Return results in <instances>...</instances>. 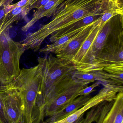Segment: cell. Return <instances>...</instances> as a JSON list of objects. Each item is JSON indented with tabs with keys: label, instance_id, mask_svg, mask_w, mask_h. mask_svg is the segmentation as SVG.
I'll return each mask as SVG.
<instances>
[{
	"label": "cell",
	"instance_id": "cell-23",
	"mask_svg": "<svg viewBox=\"0 0 123 123\" xmlns=\"http://www.w3.org/2000/svg\"><path fill=\"white\" fill-rule=\"evenodd\" d=\"M50 0H39L30 7V9L31 10L34 8L38 9L40 7L45 6Z\"/></svg>",
	"mask_w": 123,
	"mask_h": 123
},
{
	"label": "cell",
	"instance_id": "cell-25",
	"mask_svg": "<svg viewBox=\"0 0 123 123\" xmlns=\"http://www.w3.org/2000/svg\"><path fill=\"white\" fill-rule=\"evenodd\" d=\"M120 0H103V1L109 2H116Z\"/></svg>",
	"mask_w": 123,
	"mask_h": 123
},
{
	"label": "cell",
	"instance_id": "cell-2",
	"mask_svg": "<svg viewBox=\"0 0 123 123\" xmlns=\"http://www.w3.org/2000/svg\"><path fill=\"white\" fill-rule=\"evenodd\" d=\"M105 6L103 0H65L57 8L50 22L29 33L20 42L26 49L37 51L48 37L86 17L102 11Z\"/></svg>",
	"mask_w": 123,
	"mask_h": 123
},
{
	"label": "cell",
	"instance_id": "cell-24",
	"mask_svg": "<svg viewBox=\"0 0 123 123\" xmlns=\"http://www.w3.org/2000/svg\"><path fill=\"white\" fill-rule=\"evenodd\" d=\"M84 113L77 120L71 123H83L84 120Z\"/></svg>",
	"mask_w": 123,
	"mask_h": 123
},
{
	"label": "cell",
	"instance_id": "cell-13",
	"mask_svg": "<svg viewBox=\"0 0 123 123\" xmlns=\"http://www.w3.org/2000/svg\"><path fill=\"white\" fill-rule=\"evenodd\" d=\"M72 79L76 82L87 85L95 81H99L102 82V84L104 83L115 85H121L119 83L107 79L102 75L99 71L84 72L76 70L73 74Z\"/></svg>",
	"mask_w": 123,
	"mask_h": 123
},
{
	"label": "cell",
	"instance_id": "cell-3",
	"mask_svg": "<svg viewBox=\"0 0 123 123\" xmlns=\"http://www.w3.org/2000/svg\"><path fill=\"white\" fill-rule=\"evenodd\" d=\"M26 49L23 44L15 42L8 31L0 35V85L10 84L19 74V61Z\"/></svg>",
	"mask_w": 123,
	"mask_h": 123
},
{
	"label": "cell",
	"instance_id": "cell-10",
	"mask_svg": "<svg viewBox=\"0 0 123 123\" xmlns=\"http://www.w3.org/2000/svg\"><path fill=\"white\" fill-rule=\"evenodd\" d=\"M89 25L66 34L51 44L47 45L45 47L40 49L39 52L46 55H48L50 53L56 55L60 50L65 47L71 41L86 28Z\"/></svg>",
	"mask_w": 123,
	"mask_h": 123
},
{
	"label": "cell",
	"instance_id": "cell-18",
	"mask_svg": "<svg viewBox=\"0 0 123 123\" xmlns=\"http://www.w3.org/2000/svg\"><path fill=\"white\" fill-rule=\"evenodd\" d=\"M38 0H21L16 3L11 4L4 6L6 8V13L11 11L14 8L18 6L27 7L30 11V7Z\"/></svg>",
	"mask_w": 123,
	"mask_h": 123
},
{
	"label": "cell",
	"instance_id": "cell-5",
	"mask_svg": "<svg viewBox=\"0 0 123 123\" xmlns=\"http://www.w3.org/2000/svg\"><path fill=\"white\" fill-rule=\"evenodd\" d=\"M1 96L10 123H22V103L17 90L0 85Z\"/></svg>",
	"mask_w": 123,
	"mask_h": 123
},
{
	"label": "cell",
	"instance_id": "cell-11",
	"mask_svg": "<svg viewBox=\"0 0 123 123\" xmlns=\"http://www.w3.org/2000/svg\"><path fill=\"white\" fill-rule=\"evenodd\" d=\"M65 0H50L45 6L37 9L34 13L32 18L22 28V30L24 31H26L40 19L52 16L57 8Z\"/></svg>",
	"mask_w": 123,
	"mask_h": 123
},
{
	"label": "cell",
	"instance_id": "cell-19",
	"mask_svg": "<svg viewBox=\"0 0 123 123\" xmlns=\"http://www.w3.org/2000/svg\"><path fill=\"white\" fill-rule=\"evenodd\" d=\"M115 100L111 102L105 101L100 115L96 121L97 123H103L105 116L112 106Z\"/></svg>",
	"mask_w": 123,
	"mask_h": 123
},
{
	"label": "cell",
	"instance_id": "cell-15",
	"mask_svg": "<svg viewBox=\"0 0 123 123\" xmlns=\"http://www.w3.org/2000/svg\"><path fill=\"white\" fill-rule=\"evenodd\" d=\"M123 0L116 2H106L102 16L99 19V24L103 27L108 21L116 16H123Z\"/></svg>",
	"mask_w": 123,
	"mask_h": 123
},
{
	"label": "cell",
	"instance_id": "cell-7",
	"mask_svg": "<svg viewBox=\"0 0 123 123\" xmlns=\"http://www.w3.org/2000/svg\"><path fill=\"white\" fill-rule=\"evenodd\" d=\"M98 19L92 26L88 37L71 60L77 71H82L93 42L98 33L103 27L100 26Z\"/></svg>",
	"mask_w": 123,
	"mask_h": 123
},
{
	"label": "cell",
	"instance_id": "cell-17",
	"mask_svg": "<svg viewBox=\"0 0 123 123\" xmlns=\"http://www.w3.org/2000/svg\"><path fill=\"white\" fill-rule=\"evenodd\" d=\"M105 101H106L92 108L87 113L86 118H84L83 123H92L96 122L100 115Z\"/></svg>",
	"mask_w": 123,
	"mask_h": 123
},
{
	"label": "cell",
	"instance_id": "cell-1",
	"mask_svg": "<svg viewBox=\"0 0 123 123\" xmlns=\"http://www.w3.org/2000/svg\"><path fill=\"white\" fill-rule=\"evenodd\" d=\"M41 80L32 111V123H43L47 105L63 90L76 82L72 76L76 71L71 61L63 60L52 55L39 57Z\"/></svg>",
	"mask_w": 123,
	"mask_h": 123
},
{
	"label": "cell",
	"instance_id": "cell-12",
	"mask_svg": "<svg viewBox=\"0 0 123 123\" xmlns=\"http://www.w3.org/2000/svg\"><path fill=\"white\" fill-rule=\"evenodd\" d=\"M103 11L94 15L86 17L64 29L55 32L51 35V37L50 38V41L52 43L54 42L58 38L66 34H68L77 29L85 26L95 21L102 16Z\"/></svg>",
	"mask_w": 123,
	"mask_h": 123
},
{
	"label": "cell",
	"instance_id": "cell-16",
	"mask_svg": "<svg viewBox=\"0 0 123 123\" xmlns=\"http://www.w3.org/2000/svg\"><path fill=\"white\" fill-rule=\"evenodd\" d=\"M123 105V92H118L110 111L105 116L103 123H113L119 109Z\"/></svg>",
	"mask_w": 123,
	"mask_h": 123
},
{
	"label": "cell",
	"instance_id": "cell-22",
	"mask_svg": "<svg viewBox=\"0 0 123 123\" xmlns=\"http://www.w3.org/2000/svg\"><path fill=\"white\" fill-rule=\"evenodd\" d=\"M123 105L119 109L113 123H123Z\"/></svg>",
	"mask_w": 123,
	"mask_h": 123
},
{
	"label": "cell",
	"instance_id": "cell-6",
	"mask_svg": "<svg viewBox=\"0 0 123 123\" xmlns=\"http://www.w3.org/2000/svg\"><path fill=\"white\" fill-rule=\"evenodd\" d=\"M88 85L76 82L63 90L47 105L45 117H50L79 96V92Z\"/></svg>",
	"mask_w": 123,
	"mask_h": 123
},
{
	"label": "cell",
	"instance_id": "cell-9",
	"mask_svg": "<svg viewBox=\"0 0 123 123\" xmlns=\"http://www.w3.org/2000/svg\"><path fill=\"white\" fill-rule=\"evenodd\" d=\"M91 98L89 95H81L49 117L45 122L51 123L63 120L71 115L84 105Z\"/></svg>",
	"mask_w": 123,
	"mask_h": 123
},
{
	"label": "cell",
	"instance_id": "cell-4",
	"mask_svg": "<svg viewBox=\"0 0 123 123\" xmlns=\"http://www.w3.org/2000/svg\"><path fill=\"white\" fill-rule=\"evenodd\" d=\"M104 87L95 96L91 98L80 109L69 116L58 121V123H71L77 120L86 111L105 101L111 102L116 98L118 92H123V85H115L103 83Z\"/></svg>",
	"mask_w": 123,
	"mask_h": 123
},
{
	"label": "cell",
	"instance_id": "cell-27",
	"mask_svg": "<svg viewBox=\"0 0 123 123\" xmlns=\"http://www.w3.org/2000/svg\"><path fill=\"white\" fill-rule=\"evenodd\" d=\"M43 123H58V121H56V122H51V123H46V122H44Z\"/></svg>",
	"mask_w": 123,
	"mask_h": 123
},
{
	"label": "cell",
	"instance_id": "cell-21",
	"mask_svg": "<svg viewBox=\"0 0 123 123\" xmlns=\"http://www.w3.org/2000/svg\"><path fill=\"white\" fill-rule=\"evenodd\" d=\"M100 84H102V82L97 81L89 86H87L82 89L79 92V96L81 95H89L90 94L94 92V89L98 86Z\"/></svg>",
	"mask_w": 123,
	"mask_h": 123
},
{
	"label": "cell",
	"instance_id": "cell-20",
	"mask_svg": "<svg viewBox=\"0 0 123 123\" xmlns=\"http://www.w3.org/2000/svg\"><path fill=\"white\" fill-rule=\"evenodd\" d=\"M0 123H10L8 117L4 103L0 95Z\"/></svg>",
	"mask_w": 123,
	"mask_h": 123
},
{
	"label": "cell",
	"instance_id": "cell-28",
	"mask_svg": "<svg viewBox=\"0 0 123 123\" xmlns=\"http://www.w3.org/2000/svg\"></svg>",
	"mask_w": 123,
	"mask_h": 123
},
{
	"label": "cell",
	"instance_id": "cell-26",
	"mask_svg": "<svg viewBox=\"0 0 123 123\" xmlns=\"http://www.w3.org/2000/svg\"><path fill=\"white\" fill-rule=\"evenodd\" d=\"M14 0H8L7 2H6V6H8V5H10L12 3V1Z\"/></svg>",
	"mask_w": 123,
	"mask_h": 123
},
{
	"label": "cell",
	"instance_id": "cell-8",
	"mask_svg": "<svg viewBox=\"0 0 123 123\" xmlns=\"http://www.w3.org/2000/svg\"><path fill=\"white\" fill-rule=\"evenodd\" d=\"M97 21L89 25L86 28L71 41L65 47L58 52L56 55V57L63 60L71 61L88 37L92 27Z\"/></svg>",
	"mask_w": 123,
	"mask_h": 123
},
{
	"label": "cell",
	"instance_id": "cell-14",
	"mask_svg": "<svg viewBox=\"0 0 123 123\" xmlns=\"http://www.w3.org/2000/svg\"><path fill=\"white\" fill-rule=\"evenodd\" d=\"M30 11V10L26 7L18 6L6 14L0 26V35L4 32L8 31L14 22L26 16Z\"/></svg>",
	"mask_w": 123,
	"mask_h": 123
}]
</instances>
